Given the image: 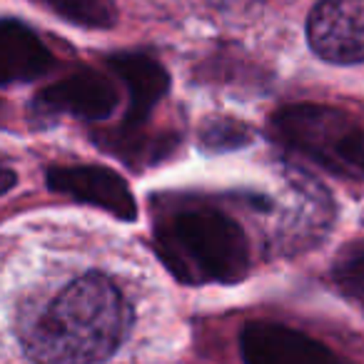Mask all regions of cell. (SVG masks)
I'll use <instances>...</instances> for the list:
<instances>
[{"instance_id": "cell-8", "label": "cell", "mask_w": 364, "mask_h": 364, "mask_svg": "<svg viewBox=\"0 0 364 364\" xmlns=\"http://www.w3.org/2000/svg\"><path fill=\"white\" fill-rule=\"evenodd\" d=\"M110 68L127 87L130 95V110H127L125 125H122L120 135L115 132V142L120 140V145L115 147V152H122L125 145H135L140 140L142 125L150 117L152 107L162 100V95L167 92L170 77H167L165 68L152 58L142 55V53H122V55L110 58Z\"/></svg>"}, {"instance_id": "cell-7", "label": "cell", "mask_w": 364, "mask_h": 364, "mask_svg": "<svg viewBox=\"0 0 364 364\" xmlns=\"http://www.w3.org/2000/svg\"><path fill=\"white\" fill-rule=\"evenodd\" d=\"M41 115H70L77 120L100 122L117 110V90L95 70H77L53 85L43 87L33 100Z\"/></svg>"}, {"instance_id": "cell-4", "label": "cell", "mask_w": 364, "mask_h": 364, "mask_svg": "<svg viewBox=\"0 0 364 364\" xmlns=\"http://www.w3.org/2000/svg\"><path fill=\"white\" fill-rule=\"evenodd\" d=\"M307 41L327 63H364V0H319L309 13Z\"/></svg>"}, {"instance_id": "cell-14", "label": "cell", "mask_w": 364, "mask_h": 364, "mask_svg": "<svg viewBox=\"0 0 364 364\" xmlns=\"http://www.w3.org/2000/svg\"><path fill=\"white\" fill-rule=\"evenodd\" d=\"M357 175H364V142H362V152H359V170Z\"/></svg>"}, {"instance_id": "cell-3", "label": "cell", "mask_w": 364, "mask_h": 364, "mask_svg": "<svg viewBox=\"0 0 364 364\" xmlns=\"http://www.w3.org/2000/svg\"><path fill=\"white\" fill-rule=\"evenodd\" d=\"M272 130L282 145L342 175H357L364 127L344 110L319 102H297L274 112Z\"/></svg>"}, {"instance_id": "cell-6", "label": "cell", "mask_w": 364, "mask_h": 364, "mask_svg": "<svg viewBox=\"0 0 364 364\" xmlns=\"http://www.w3.org/2000/svg\"><path fill=\"white\" fill-rule=\"evenodd\" d=\"M48 185L65 198L95 205V208L105 210L125 223H132L137 218V203L127 188V182L110 167L53 165L48 170Z\"/></svg>"}, {"instance_id": "cell-11", "label": "cell", "mask_w": 364, "mask_h": 364, "mask_svg": "<svg viewBox=\"0 0 364 364\" xmlns=\"http://www.w3.org/2000/svg\"><path fill=\"white\" fill-rule=\"evenodd\" d=\"M332 279L344 297L364 309V242L352 245L339 255L332 267Z\"/></svg>"}, {"instance_id": "cell-1", "label": "cell", "mask_w": 364, "mask_h": 364, "mask_svg": "<svg viewBox=\"0 0 364 364\" xmlns=\"http://www.w3.org/2000/svg\"><path fill=\"white\" fill-rule=\"evenodd\" d=\"M132 322L120 287L105 274H82L46 307L21 319V342L36 364H97L117 352Z\"/></svg>"}, {"instance_id": "cell-12", "label": "cell", "mask_w": 364, "mask_h": 364, "mask_svg": "<svg viewBox=\"0 0 364 364\" xmlns=\"http://www.w3.org/2000/svg\"><path fill=\"white\" fill-rule=\"evenodd\" d=\"M203 140L205 145L215 147V150H225V147L247 145L250 130L242 122H235V120H213L205 125Z\"/></svg>"}, {"instance_id": "cell-9", "label": "cell", "mask_w": 364, "mask_h": 364, "mask_svg": "<svg viewBox=\"0 0 364 364\" xmlns=\"http://www.w3.org/2000/svg\"><path fill=\"white\" fill-rule=\"evenodd\" d=\"M55 65L50 48L18 21H0V85L33 82Z\"/></svg>"}, {"instance_id": "cell-15", "label": "cell", "mask_w": 364, "mask_h": 364, "mask_svg": "<svg viewBox=\"0 0 364 364\" xmlns=\"http://www.w3.org/2000/svg\"><path fill=\"white\" fill-rule=\"evenodd\" d=\"M342 364H352V362H344V359H342Z\"/></svg>"}, {"instance_id": "cell-5", "label": "cell", "mask_w": 364, "mask_h": 364, "mask_svg": "<svg viewBox=\"0 0 364 364\" xmlns=\"http://www.w3.org/2000/svg\"><path fill=\"white\" fill-rule=\"evenodd\" d=\"M245 364H342L319 339L277 322H250L240 332Z\"/></svg>"}, {"instance_id": "cell-13", "label": "cell", "mask_w": 364, "mask_h": 364, "mask_svg": "<svg viewBox=\"0 0 364 364\" xmlns=\"http://www.w3.org/2000/svg\"><path fill=\"white\" fill-rule=\"evenodd\" d=\"M16 185H18V175L8 165L0 162V198H3L6 193H11Z\"/></svg>"}, {"instance_id": "cell-10", "label": "cell", "mask_w": 364, "mask_h": 364, "mask_svg": "<svg viewBox=\"0 0 364 364\" xmlns=\"http://www.w3.org/2000/svg\"><path fill=\"white\" fill-rule=\"evenodd\" d=\"M33 3L55 13L58 18L73 26L95 28V31L112 28L117 18V11L110 0H33Z\"/></svg>"}, {"instance_id": "cell-2", "label": "cell", "mask_w": 364, "mask_h": 364, "mask_svg": "<svg viewBox=\"0 0 364 364\" xmlns=\"http://www.w3.org/2000/svg\"><path fill=\"white\" fill-rule=\"evenodd\" d=\"M157 252L185 282L235 284L250 269V245L242 228L208 203L162 213L155 220Z\"/></svg>"}]
</instances>
